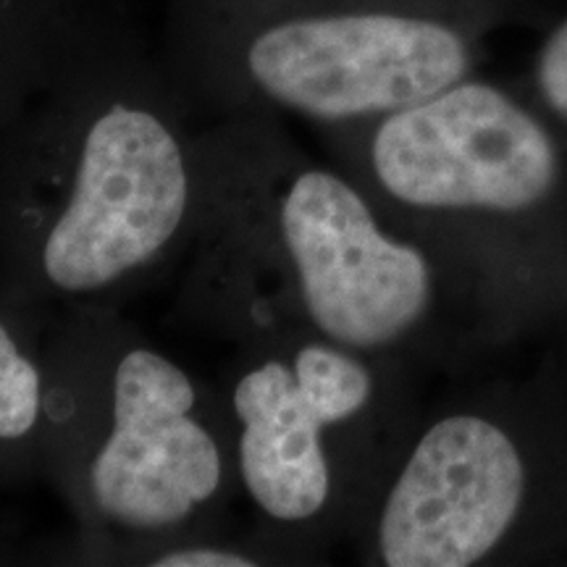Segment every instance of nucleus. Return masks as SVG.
<instances>
[{
  "label": "nucleus",
  "instance_id": "nucleus-8",
  "mask_svg": "<svg viewBox=\"0 0 567 567\" xmlns=\"http://www.w3.org/2000/svg\"><path fill=\"white\" fill-rule=\"evenodd\" d=\"M38 318L0 295V476L45 473L51 371Z\"/></svg>",
  "mask_w": 567,
  "mask_h": 567
},
{
  "label": "nucleus",
  "instance_id": "nucleus-10",
  "mask_svg": "<svg viewBox=\"0 0 567 567\" xmlns=\"http://www.w3.org/2000/svg\"><path fill=\"white\" fill-rule=\"evenodd\" d=\"M538 84L551 109L567 118V21L544 48L538 61Z\"/></svg>",
  "mask_w": 567,
  "mask_h": 567
},
{
  "label": "nucleus",
  "instance_id": "nucleus-6",
  "mask_svg": "<svg viewBox=\"0 0 567 567\" xmlns=\"http://www.w3.org/2000/svg\"><path fill=\"white\" fill-rule=\"evenodd\" d=\"M368 166L392 200L417 210H520L555 182L547 132L499 90L460 80L384 113Z\"/></svg>",
  "mask_w": 567,
  "mask_h": 567
},
{
  "label": "nucleus",
  "instance_id": "nucleus-4",
  "mask_svg": "<svg viewBox=\"0 0 567 567\" xmlns=\"http://www.w3.org/2000/svg\"><path fill=\"white\" fill-rule=\"evenodd\" d=\"M163 63L195 118L352 124L465 80L457 30L342 0H166Z\"/></svg>",
  "mask_w": 567,
  "mask_h": 567
},
{
  "label": "nucleus",
  "instance_id": "nucleus-7",
  "mask_svg": "<svg viewBox=\"0 0 567 567\" xmlns=\"http://www.w3.org/2000/svg\"><path fill=\"white\" fill-rule=\"evenodd\" d=\"M523 463L499 425L446 415L410 452L375 523L389 567L476 565L507 534L523 499Z\"/></svg>",
  "mask_w": 567,
  "mask_h": 567
},
{
  "label": "nucleus",
  "instance_id": "nucleus-1",
  "mask_svg": "<svg viewBox=\"0 0 567 567\" xmlns=\"http://www.w3.org/2000/svg\"><path fill=\"white\" fill-rule=\"evenodd\" d=\"M195 113L134 27L92 6L0 126V295L40 316L118 305L193 247Z\"/></svg>",
  "mask_w": 567,
  "mask_h": 567
},
{
  "label": "nucleus",
  "instance_id": "nucleus-9",
  "mask_svg": "<svg viewBox=\"0 0 567 567\" xmlns=\"http://www.w3.org/2000/svg\"><path fill=\"white\" fill-rule=\"evenodd\" d=\"M92 3L95 0H0V126L51 76Z\"/></svg>",
  "mask_w": 567,
  "mask_h": 567
},
{
  "label": "nucleus",
  "instance_id": "nucleus-2",
  "mask_svg": "<svg viewBox=\"0 0 567 567\" xmlns=\"http://www.w3.org/2000/svg\"><path fill=\"white\" fill-rule=\"evenodd\" d=\"M200 221L184 313L234 347L316 334L354 352L405 339L434 302L415 245L381 229L354 184L318 166L271 113L197 130Z\"/></svg>",
  "mask_w": 567,
  "mask_h": 567
},
{
  "label": "nucleus",
  "instance_id": "nucleus-5",
  "mask_svg": "<svg viewBox=\"0 0 567 567\" xmlns=\"http://www.w3.org/2000/svg\"><path fill=\"white\" fill-rule=\"evenodd\" d=\"M221 394L239 492L258 536L292 563L300 542L334 513V439L371 410V365L316 334L258 339L237 347Z\"/></svg>",
  "mask_w": 567,
  "mask_h": 567
},
{
  "label": "nucleus",
  "instance_id": "nucleus-3",
  "mask_svg": "<svg viewBox=\"0 0 567 567\" xmlns=\"http://www.w3.org/2000/svg\"><path fill=\"white\" fill-rule=\"evenodd\" d=\"M45 352V473L74 515L82 555L140 565L218 534L239 492L221 389L124 321L118 305L61 313Z\"/></svg>",
  "mask_w": 567,
  "mask_h": 567
}]
</instances>
